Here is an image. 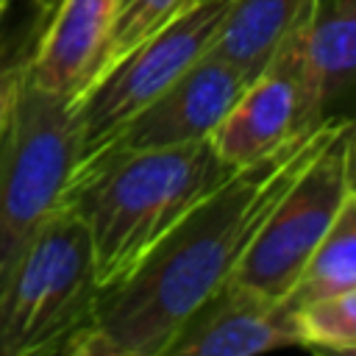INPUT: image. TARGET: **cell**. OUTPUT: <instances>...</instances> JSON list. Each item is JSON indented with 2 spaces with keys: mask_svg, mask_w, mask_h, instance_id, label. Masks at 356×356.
Returning <instances> with one entry per match:
<instances>
[{
  "mask_svg": "<svg viewBox=\"0 0 356 356\" xmlns=\"http://www.w3.org/2000/svg\"><path fill=\"white\" fill-rule=\"evenodd\" d=\"M348 122L323 117L270 156L234 170L128 275L100 289L70 356H167L184 323L234 275L281 195Z\"/></svg>",
  "mask_w": 356,
  "mask_h": 356,
  "instance_id": "cell-1",
  "label": "cell"
},
{
  "mask_svg": "<svg viewBox=\"0 0 356 356\" xmlns=\"http://www.w3.org/2000/svg\"><path fill=\"white\" fill-rule=\"evenodd\" d=\"M234 170L209 139L83 156L64 203L83 220L100 289L128 275L139 259Z\"/></svg>",
  "mask_w": 356,
  "mask_h": 356,
  "instance_id": "cell-2",
  "label": "cell"
},
{
  "mask_svg": "<svg viewBox=\"0 0 356 356\" xmlns=\"http://www.w3.org/2000/svg\"><path fill=\"white\" fill-rule=\"evenodd\" d=\"M100 295L83 220L64 203L39 228L0 292L3 356H70Z\"/></svg>",
  "mask_w": 356,
  "mask_h": 356,
  "instance_id": "cell-3",
  "label": "cell"
},
{
  "mask_svg": "<svg viewBox=\"0 0 356 356\" xmlns=\"http://www.w3.org/2000/svg\"><path fill=\"white\" fill-rule=\"evenodd\" d=\"M78 161L75 103L25 78L0 136V292L22 250L64 206Z\"/></svg>",
  "mask_w": 356,
  "mask_h": 356,
  "instance_id": "cell-4",
  "label": "cell"
},
{
  "mask_svg": "<svg viewBox=\"0 0 356 356\" xmlns=\"http://www.w3.org/2000/svg\"><path fill=\"white\" fill-rule=\"evenodd\" d=\"M231 0H197L147 42L106 70L78 100L81 159L103 147L131 117L170 89L206 50L222 28Z\"/></svg>",
  "mask_w": 356,
  "mask_h": 356,
  "instance_id": "cell-5",
  "label": "cell"
},
{
  "mask_svg": "<svg viewBox=\"0 0 356 356\" xmlns=\"http://www.w3.org/2000/svg\"><path fill=\"white\" fill-rule=\"evenodd\" d=\"M345 131L331 139L281 195L228 281L250 286L273 300H289L300 273L348 197Z\"/></svg>",
  "mask_w": 356,
  "mask_h": 356,
  "instance_id": "cell-6",
  "label": "cell"
},
{
  "mask_svg": "<svg viewBox=\"0 0 356 356\" xmlns=\"http://www.w3.org/2000/svg\"><path fill=\"white\" fill-rule=\"evenodd\" d=\"M300 33L256 78H250V83L209 136L214 153L231 170L270 156L298 131L325 117V108L303 70Z\"/></svg>",
  "mask_w": 356,
  "mask_h": 356,
  "instance_id": "cell-7",
  "label": "cell"
},
{
  "mask_svg": "<svg viewBox=\"0 0 356 356\" xmlns=\"http://www.w3.org/2000/svg\"><path fill=\"white\" fill-rule=\"evenodd\" d=\"M248 83L250 78L211 47L95 153L172 147L209 139Z\"/></svg>",
  "mask_w": 356,
  "mask_h": 356,
  "instance_id": "cell-8",
  "label": "cell"
},
{
  "mask_svg": "<svg viewBox=\"0 0 356 356\" xmlns=\"http://www.w3.org/2000/svg\"><path fill=\"white\" fill-rule=\"evenodd\" d=\"M303 348L295 306L225 281L184 323L167 356H253Z\"/></svg>",
  "mask_w": 356,
  "mask_h": 356,
  "instance_id": "cell-9",
  "label": "cell"
},
{
  "mask_svg": "<svg viewBox=\"0 0 356 356\" xmlns=\"http://www.w3.org/2000/svg\"><path fill=\"white\" fill-rule=\"evenodd\" d=\"M117 0H58L36 39L28 81L72 103L103 67Z\"/></svg>",
  "mask_w": 356,
  "mask_h": 356,
  "instance_id": "cell-10",
  "label": "cell"
},
{
  "mask_svg": "<svg viewBox=\"0 0 356 356\" xmlns=\"http://www.w3.org/2000/svg\"><path fill=\"white\" fill-rule=\"evenodd\" d=\"M323 0H231L214 50L256 78L317 14Z\"/></svg>",
  "mask_w": 356,
  "mask_h": 356,
  "instance_id": "cell-11",
  "label": "cell"
},
{
  "mask_svg": "<svg viewBox=\"0 0 356 356\" xmlns=\"http://www.w3.org/2000/svg\"><path fill=\"white\" fill-rule=\"evenodd\" d=\"M300 56L323 108L356 86V0L320 3L300 33Z\"/></svg>",
  "mask_w": 356,
  "mask_h": 356,
  "instance_id": "cell-12",
  "label": "cell"
},
{
  "mask_svg": "<svg viewBox=\"0 0 356 356\" xmlns=\"http://www.w3.org/2000/svg\"><path fill=\"white\" fill-rule=\"evenodd\" d=\"M356 286V197L348 195L328 225L323 242L312 253L306 270L300 273L289 303L300 306L306 300L353 289Z\"/></svg>",
  "mask_w": 356,
  "mask_h": 356,
  "instance_id": "cell-13",
  "label": "cell"
},
{
  "mask_svg": "<svg viewBox=\"0 0 356 356\" xmlns=\"http://www.w3.org/2000/svg\"><path fill=\"white\" fill-rule=\"evenodd\" d=\"M47 11L25 0V11H17L14 3L0 8V136L6 131L14 100L28 78L31 56Z\"/></svg>",
  "mask_w": 356,
  "mask_h": 356,
  "instance_id": "cell-14",
  "label": "cell"
},
{
  "mask_svg": "<svg viewBox=\"0 0 356 356\" xmlns=\"http://www.w3.org/2000/svg\"><path fill=\"white\" fill-rule=\"evenodd\" d=\"M300 345L356 353V286L295 306Z\"/></svg>",
  "mask_w": 356,
  "mask_h": 356,
  "instance_id": "cell-15",
  "label": "cell"
},
{
  "mask_svg": "<svg viewBox=\"0 0 356 356\" xmlns=\"http://www.w3.org/2000/svg\"><path fill=\"white\" fill-rule=\"evenodd\" d=\"M192 3H197V0H117L114 3L111 33H108V47H106L103 67H100L97 78L106 70H111L122 56H128L134 47H139L153 33H159L164 25H170Z\"/></svg>",
  "mask_w": 356,
  "mask_h": 356,
  "instance_id": "cell-16",
  "label": "cell"
},
{
  "mask_svg": "<svg viewBox=\"0 0 356 356\" xmlns=\"http://www.w3.org/2000/svg\"><path fill=\"white\" fill-rule=\"evenodd\" d=\"M345 184H348V195L356 197V120H350L348 131H345Z\"/></svg>",
  "mask_w": 356,
  "mask_h": 356,
  "instance_id": "cell-17",
  "label": "cell"
},
{
  "mask_svg": "<svg viewBox=\"0 0 356 356\" xmlns=\"http://www.w3.org/2000/svg\"><path fill=\"white\" fill-rule=\"evenodd\" d=\"M28 3H33V6H36V8H42V11H50L58 0H28Z\"/></svg>",
  "mask_w": 356,
  "mask_h": 356,
  "instance_id": "cell-18",
  "label": "cell"
},
{
  "mask_svg": "<svg viewBox=\"0 0 356 356\" xmlns=\"http://www.w3.org/2000/svg\"><path fill=\"white\" fill-rule=\"evenodd\" d=\"M8 3H14V0H0V8H6Z\"/></svg>",
  "mask_w": 356,
  "mask_h": 356,
  "instance_id": "cell-19",
  "label": "cell"
}]
</instances>
